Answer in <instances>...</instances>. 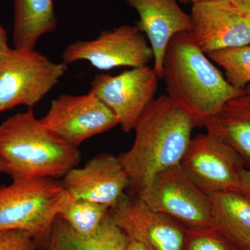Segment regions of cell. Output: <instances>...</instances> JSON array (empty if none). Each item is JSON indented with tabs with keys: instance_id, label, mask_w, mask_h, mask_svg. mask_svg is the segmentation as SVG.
Here are the masks:
<instances>
[{
	"instance_id": "obj_17",
	"label": "cell",
	"mask_w": 250,
	"mask_h": 250,
	"mask_svg": "<svg viewBox=\"0 0 250 250\" xmlns=\"http://www.w3.org/2000/svg\"><path fill=\"white\" fill-rule=\"evenodd\" d=\"M13 1L14 47L35 49L41 37L57 29L58 21L54 12V0Z\"/></svg>"
},
{
	"instance_id": "obj_19",
	"label": "cell",
	"mask_w": 250,
	"mask_h": 250,
	"mask_svg": "<svg viewBox=\"0 0 250 250\" xmlns=\"http://www.w3.org/2000/svg\"><path fill=\"white\" fill-rule=\"evenodd\" d=\"M110 208L111 207L103 204L70 197L58 216L79 234L90 237L98 232L109 213Z\"/></svg>"
},
{
	"instance_id": "obj_14",
	"label": "cell",
	"mask_w": 250,
	"mask_h": 250,
	"mask_svg": "<svg viewBox=\"0 0 250 250\" xmlns=\"http://www.w3.org/2000/svg\"><path fill=\"white\" fill-rule=\"evenodd\" d=\"M139 16L136 27L147 37L154 52V70L163 78L166 49L179 33L191 32L190 15L184 12L177 0H125Z\"/></svg>"
},
{
	"instance_id": "obj_13",
	"label": "cell",
	"mask_w": 250,
	"mask_h": 250,
	"mask_svg": "<svg viewBox=\"0 0 250 250\" xmlns=\"http://www.w3.org/2000/svg\"><path fill=\"white\" fill-rule=\"evenodd\" d=\"M191 34L202 52L250 44V24L229 1L192 4Z\"/></svg>"
},
{
	"instance_id": "obj_6",
	"label": "cell",
	"mask_w": 250,
	"mask_h": 250,
	"mask_svg": "<svg viewBox=\"0 0 250 250\" xmlns=\"http://www.w3.org/2000/svg\"><path fill=\"white\" fill-rule=\"evenodd\" d=\"M136 196L154 211L187 228L214 227L210 195L189 178L180 164L156 174Z\"/></svg>"
},
{
	"instance_id": "obj_24",
	"label": "cell",
	"mask_w": 250,
	"mask_h": 250,
	"mask_svg": "<svg viewBox=\"0 0 250 250\" xmlns=\"http://www.w3.org/2000/svg\"><path fill=\"white\" fill-rule=\"evenodd\" d=\"M240 192L250 200V168H245L241 174Z\"/></svg>"
},
{
	"instance_id": "obj_9",
	"label": "cell",
	"mask_w": 250,
	"mask_h": 250,
	"mask_svg": "<svg viewBox=\"0 0 250 250\" xmlns=\"http://www.w3.org/2000/svg\"><path fill=\"white\" fill-rule=\"evenodd\" d=\"M159 80L153 67H134L115 76L96 75L89 92L113 112L122 129L129 133L154 101Z\"/></svg>"
},
{
	"instance_id": "obj_27",
	"label": "cell",
	"mask_w": 250,
	"mask_h": 250,
	"mask_svg": "<svg viewBox=\"0 0 250 250\" xmlns=\"http://www.w3.org/2000/svg\"><path fill=\"white\" fill-rule=\"evenodd\" d=\"M178 1L179 2L182 3V4H191L192 5L197 4V3L209 2V1H230V0H178Z\"/></svg>"
},
{
	"instance_id": "obj_23",
	"label": "cell",
	"mask_w": 250,
	"mask_h": 250,
	"mask_svg": "<svg viewBox=\"0 0 250 250\" xmlns=\"http://www.w3.org/2000/svg\"><path fill=\"white\" fill-rule=\"evenodd\" d=\"M229 1L250 24V0H230Z\"/></svg>"
},
{
	"instance_id": "obj_29",
	"label": "cell",
	"mask_w": 250,
	"mask_h": 250,
	"mask_svg": "<svg viewBox=\"0 0 250 250\" xmlns=\"http://www.w3.org/2000/svg\"><path fill=\"white\" fill-rule=\"evenodd\" d=\"M246 90L247 95H249V96L250 97V84L248 85V86H247Z\"/></svg>"
},
{
	"instance_id": "obj_15",
	"label": "cell",
	"mask_w": 250,
	"mask_h": 250,
	"mask_svg": "<svg viewBox=\"0 0 250 250\" xmlns=\"http://www.w3.org/2000/svg\"><path fill=\"white\" fill-rule=\"evenodd\" d=\"M204 126L207 134L227 143L250 167V97L245 94L229 100Z\"/></svg>"
},
{
	"instance_id": "obj_5",
	"label": "cell",
	"mask_w": 250,
	"mask_h": 250,
	"mask_svg": "<svg viewBox=\"0 0 250 250\" xmlns=\"http://www.w3.org/2000/svg\"><path fill=\"white\" fill-rule=\"evenodd\" d=\"M67 65L35 49L0 52V113L18 106H35L59 83Z\"/></svg>"
},
{
	"instance_id": "obj_4",
	"label": "cell",
	"mask_w": 250,
	"mask_h": 250,
	"mask_svg": "<svg viewBox=\"0 0 250 250\" xmlns=\"http://www.w3.org/2000/svg\"><path fill=\"white\" fill-rule=\"evenodd\" d=\"M69 198L62 182L54 179L13 181L1 186L0 230L26 231L42 248Z\"/></svg>"
},
{
	"instance_id": "obj_1",
	"label": "cell",
	"mask_w": 250,
	"mask_h": 250,
	"mask_svg": "<svg viewBox=\"0 0 250 250\" xmlns=\"http://www.w3.org/2000/svg\"><path fill=\"white\" fill-rule=\"evenodd\" d=\"M197 126L167 95L154 99L135 126L132 146L118 156L129 177L130 195H139L156 174L180 164Z\"/></svg>"
},
{
	"instance_id": "obj_25",
	"label": "cell",
	"mask_w": 250,
	"mask_h": 250,
	"mask_svg": "<svg viewBox=\"0 0 250 250\" xmlns=\"http://www.w3.org/2000/svg\"><path fill=\"white\" fill-rule=\"evenodd\" d=\"M6 31L0 25V52L9 48Z\"/></svg>"
},
{
	"instance_id": "obj_3",
	"label": "cell",
	"mask_w": 250,
	"mask_h": 250,
	"mask_svg": "<svg viewBox=\"0 0 250 250\" xmlns=\"http://www.w3.org/2000/svg\"><path fill=\"white\" fill-rule=\"evenodd\" d=\"M0 157L13 181L57 179L77 167L81 154L46 129L29 108L0 125Z\"/></svg>"
},
{
	"instance_id": "obj_21",
	"label": "cell",
	"mask_w": 250,
	"mask_h": 250,
	"mask_svg": "<svg viewBox=\"0 0 250 250\" xmlns=\"http://www.w3.org/2000/svg\"><path fill=\"white\" fill-rule=\"evenodd\" d=\"M184 250H241L215 227L188 228Z\"/></svg>"
},
{
	"instance_id": "obj_30",
	"label": "cell",
	"mask_w": 250,
	"mask_h": 250,
	"mask_svg": "<svg viewBox=\"0 0 250 250\" xmlns=\"http://www.w3.org/2000/svg\"><path fill=\"white\" fill-rule=\"evenodd\" d=\"M245 250H250V241H248V243H246Z\"/></svg>"
},
{
	"instance_id": "obj_16",
	"label": "cell",
	"mask_w": 250,
	"mask_h": 250,
	"mask_svg": "<svg viewBox=\"0 0 250 250\" xmlns=\"http://www.w3.org/2000/svg\"><path fill=\"white\" fill-rule=\"evenodd\" d=\"M129 238L112 221L110 213L93 236L77 233L57 216L50 235L41 250H125Z\"/></svg>"
},
{
	"instance_id": "obj_7",
	"label": "cell",
	"mask_w": 250,
	"mask_h": 250,
	"mask_svg": "<svg viewBox=\"0 0 250 250\" xmlns=\"http://www.w3.org/2000/svg\"><path fill=\"white\" fill-rule=\"evenodd\" d=\"M62 62H89L100 70L115 67L147 66L154 52L146 35L136 25H125L101 32L90 41H77L67 46Z\"/></svg>"
},
{
	"instance_id": "obj_26",
	"label": "cell",
	"mask_w": 250,
	"mask_h": 250,
	"mask_svg": "<svg viewBox=\"0 0 250 250\" xmlns=\"http://www.w3.org/2000/svg\"><path fill=\"white\" fill-rule=\"evenodd\" d=\"M125 250H147L139 242L129 239Z\"/></svg>"
},
{
	"instance_id": "obj_22",
	"label": "cell",
	"mask_w": 250,
	"mask_h": 250,
	"mask_svg": "<svg viewBox=\"0 0 250 250\" xmlns=\"http://www.w3.org/2000/svg\"><path fill=\"white\" fill-rule=\"evenodd\" d=\"M29 233L22 230H0V250H39Z\"/></svg>"
},
{
	"instance_id": "obj_8",
	"label": "cell",
	"mask_w": 250,
	"mask_h": 250,
	"mask_svg": "<svg viewBox=\"0 0 250 250\" xmlns=\"http://www.w3.org/2000/svg\"><path fill=\"white\" fill-rule=\"evenodd\" d=\"M180 166L208 195L240 191L242 172L246 168L244 161L233 148L207 133L191 139Z\"/></svg>"
},
{
	"instance_id": "obj_11",
	"label": "cell",
	"mask_w": 250,
	"mask_h": 250,
	"mask_svg": "<svg viewBox=\"0 0 250 250\" xmlns=\"http://www.w3.org/2000/svg\"><path fill=\"white\" fill-rule=\"evenodd\" d=\"M109 213L129 239L147 250H184L188 228L154 211L139 197L125 193Z\"/></svg>"
},
{
	"instance_id": "obj_10",
	"label": "cell",
	"mask_w": 250,
	"mask_h": 250,
	"mask_svg": "<svg viewBox=\"0 0 250 250\" xmlns=\"http://www.w3.org/2000/svg\"><path fill=\"white\" fill-rule=\"evenodd\" d=\"M41 121L54 136L78 148L85 140L119 125L116 116L94 94H62Z\"/></svg>"
},
{
	"instance_id": "obj_18",
	"label": "cell",
	"mask_w": 250,
	"mask_h": 250,
	"mask_svg": "<svg viewBox=\"0 0 250 250\" xmlns=\"http://www.w3.org/2000/svg\"><path fill=\"white\" fill-rule=\"evenodd\" d=\"M209 195L213 226L245 250L250 241V199L233 190Z\"/></svg>"
},
{
	"instance_id": "obj_20",
	"label": "cell",
	"mask_w": 250,
	"mask_h": 250,
	"mask_svg": "<svg viewBox=\"0 0 250 250\" xmlns=\"http://www.w3.org/2000/svg\"><path fill=\"white\" fill-rule=\"evenodd\" d=\"M207 55L223 67L225 79L233 88L246 90L250 84V44L214 51Z\"/></svg>"
},
{
	"instance_id": "obj_12",
	"label": "cell",
	"mask_w": 250,
	"mask_h": 250,
	"mask_svg": "<svg viewBox=\"0 0 250 250\" xmlns=\"http://www.w3.org/2000/svg\"><path fill=\"white\" fill-rule=\"evenodd\" d=\"M70 198L112 207L129 188L127 174L119 158L109 153L94 156L82 167H75L62 181Z\"/></svg>"
},
{
	"instance_id": "obj_2",
	"label": "cell",
	"mask_w": 250,
	"mask_h": 250,
	"mask_svg": "<svg viewBox=\"0 0 250 250\" xmlns=\"http://www.w3.org/2000/svg\"><path fill=\"white\" fill-rule=\"evenodd\" d=\"M162 79L167 96L197 126H204L229 100L246 94V90L236 89L228 83L190 32L179 33L169 42Z\"/></svg>"
},
{
	"instance_id": "obj_31",
	"label": "cell",
	"mask_w": 250,
	"mask_h": 250,
	"mask_svg": "<svg viewBox=\"0 0 250 250\" xmlns=\"http://www.w3.org/2000/svg\"><path fill=\"white\" fill-rule=\"evenodd\" d=\"M39 250H41V248H39Z\"/></svg>"
},
{
	"instance_id": "obj_28",
	"label": "cell",
	"mask_w": 250,
	"mask_h": 250,
	"mask_svg": "<svg viewBox=\"0 0 250 250\" xmlns=\"http://www.w3.org/2000/svg\"><path fill=\"white\" fill-rule=\"evenodd\" d=\"M1 173H5V170L2 161H1V157H0V174Z\"/></svg>"
}]
</instances>
